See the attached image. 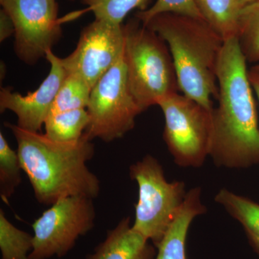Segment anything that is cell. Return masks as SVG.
<instances>
[{
  "label": "cell",
  "instance_id": "obj_1",
  "mask_svg": "<svg viewBox=\"0 0 259 259\" xmlns=\"http://www.w3.org/2000/svg\"><path fill=\"white\" fill-rule=\"evenodd\" d=\"M247 61L237 37L225 40L217 68L218 106L213 109L209 156L218 166L259 162V128Z\"/></svg>",
  "mask_w": 259,
  "mask_h": 259
},
{
  "label": "cell",
  "instance_id": "obj_2",
  "mask_svg": "<svg viewBox=\"0 0 259 259\" xmlns=\"http://www.w3.org/2000/svg\"><path fill=\"white\" fill-rule=\"evenodd\" d=\"M18 143L23 171L28 177L37 202L49 205L73 196L95 199L100 192L98 177L88 162L95 155L92 140L83 134L72 142H59L45 134L5 122Z\"/></svg>",
  "mask_w": 259,
  "mask_h": 259
},
{
  "label": "cell",
  "instance_id": "obj_3",
  "mask_svg": "<svg viewBox=\"0 0 259 259\" xmlns=\"http://www.w3.org/2000/svg\"><path fill=\"white\" fill-rule=\"evenodd\" d=\"M145 26L168 46L180 91L212 110V99H218L219 92L217 68L223 37L203 20L172 13L158 15Z\"/></svg>",
  "mask_w": 259,
  "mask_h": 259
},
{
  "label": "cell",
  "instance_id": "obj_4",
  "mask_svg": "<svg viewBox=\"0 0 259 259\" xmlns=\"http://www.w3.org/2000/svg\"><path fill=\"white\" fill-rule=\"evenodd\" d=\"M124 61L130 93L144 112L177 93L176 71L166 42L143 25L123 26Z\"/></svg>",
  "mask_w": 259,
  "mask_h": 259
},
{
  "label": "cell",
  "instance_id": "obj_5",
  "mask_svg": "<svg viewBox=\"0 0 259 259\" xmlns=\"http://www.w3.org/2000/svg\"><path fill=\"white\" fill-rule=\"evenodd\" d=\"M130 176L139 186L133 228L157 248L185 202V183L168 182L161 163L151 155L130 167Z\"/></svg>",
  "mask_w": 259,
  "mask_h": 259
},
{
  "label": "cell",
  "instance_id": "obj_6",
  "mask_svg": "<svg viewBox=\"0 0 259 259\" xmlns=\"http://www.w3.org/2000/svg\"><path fill=\"white\" fill-rule=\"evenodd\" d=\"M164 116L163 140L175 163L182 167H200L210 153L212 110L177 93L157 104Z\"/></svg>",
  "mask_w": 259,
  "mask_h": 259
},
{
  "label": "cell",
  "instance_id": "obj_7",
  "mask_svg": "<svg viewBox=\"0 0 259 259\" xmlns=\"http://www.w3.org/2000/svg\"><path fill=\"white\" fill-rule=\"evenodd\" d=\"M123 54L92 89L87 109L90 122L84 132L92 141L122 139L134 128L136 117L142 112L127 87Z\"/></svg>",
  "mask_w": 259,
  "mask_h": 259
},
{
  "label": "cell",
  "instance_id": "obj_8",
  "mask_svg": "<svg viewBox=\"0 0 259 259\" xmlns=\"http://www.w3.org/2000/svg\"><path fill=\"white\" fill-rule=\"evenodd\" d=\"M95 218L93 199L73 196L59 199L32 224L33 248L29 258L64 256L80 237L93 229Z\"/></svg>",
  "mask_w": 259,
  "mask_h": 259
},
{
  "label": "cell",
  "instance_id": "obj_9",
  "mask_svg": "<svg viewBox=\"0 0 259 259\" xmlns=\"http://www.w3.org/2000/svg\"><path fill=\"white\" fill-rule=\"evenodd\" d=\"M15 25L14 51L20 61L37 64L60 40L56 0H4Z\"/></svg>",
  "mask_w": 259,
  "mask_h": 259
},
{
  "label": "cell",
  "instance_id": "obj_10",
  "mask_svg": "<svg viewBox=\"0 0 259 259\" xmlns=\"http://www.w3.org/2000/svg\"><path fill=\"white\" fill-rule=\"evenodd\" d=\"M123 26L96 20L80 34L76 49L60 58L67 74L82 79L92 89L120 59L124 52Z\"/></svg>",
  "mask_w": 259,
  "mask_h": 259
},
{
  "label": "cell",
  "instance_id": "obj_11",
  "mask_svg": "<svg viewBox=\"0 0 259 259\" xmlns=\"http://www.w3.org/2000/svg\"><path fill=\"white\" fill-rule=\"evenodd\" d=\"M50 71L35 91L23 96L9 88L0 90V111L10 110L18 117V125L21 128L40 133L56 95L67 73L61 64L60 58L53 53H47Z\"/></svg>",
  "mask_w": 259,
  "mask_h": 259
},
{
  "label": "cell",
  "instance_id": "obj_12",
  "mask_svg": "<svg viewBox=\"0 0 259 259\" xmlns=\"http://www.w3.org/2000/svg\"><path fill=\"white\" fill-rule=\"evenodd\" d=\"M149 240L135 231L131 218H122L86 259H153L156 249Z\"/></svg>",
  "mask_w": 259,
  "mask_h": 259
},
{
  "label": "cell",
  "instance_id": "obj_13",
  "mask_svg": "<svg viewBox=\"0 0 259 259\" xmlns=\"http://www.w3.org/2000/svg\"><path fill=\"white\" fill-rule=\"evenodd\" d=\"M205 212L206 207L201 202V189L189 191L178 215L157 246L155 259H187L185 244L189 228L194 218Z\"/></svg>",
  "mask_w": 259,
  "mask_h": 259
},
{
  "label": "cell",
  "instance_id": "obj_14",
  "mask_svg": "<svg viewBox=\"0 0 259 259\" xmlns=\"http://www.w3.org/2000/svg\"><path fill=\"white\" fill-rule=\"evenodd\" d=\"M204 20L226 40L236 37L243 7L239 0H194Z\"/></svg>",
  "mask_w": 259,
  "mask_h": 259
},
{
  "label": "cell",
  "instance_id": "obj_15",
  "mask_svg": "<svg viewBox=\"0 0 259 259\" xmlns=\"http://www.w3.org/2000/svg\"><path fill=\"white\" fill-rule=\"evenodd\" d=\"M90 122L87 109L49 114L44 122L45 134L59 142H72L81 139Z\"/></svg>",
  "mask_w": 259,
  "mask_h": 259
},
{
  "label": "cell",
  "instance_id": "obj_16",
  "mask_svg": "<svg viewBox=\"0 0 259 259\" xmlns=\"http://www.w3.org/2000/svg\"><path fill=\"white\" fill-rule=\"evenodd\" d=\"M217 203L241 223L245 233L259 236V204L231 191L222 189L214 197Z\"/></svg>",
  "mask_w": 259,
  "mask_h": 259
},
{
  "label": "cell",
  "instance_id": "obj_17",
  "mask_svg": "<svg viewBox=\"0 0 259 259\" xmlns=\"http://www.w3.org/2000/svg\"><path fill=\"white\" fill-rule=\"evenodd\" d=\"M236 37L247 62L258 64L259 0L242 9Z\"/></svg>",
  "mask_w": 259,
  "mask_h": 259
},
{
  "label": "cell",
  "instance_id": "obj_18",
  "mask_svg": "<svg viewBox=\"0 0 259 259\" xmlns=\"http://www.w3.org/2000/svg\"><path fill=\"white\" fill-rule=\"evenodd\" d=\"M33 236L15 227L0 209V250L2 259H30Z\"/></svg>",
  "mask_w": 259,
  "mask_h": 259
},
{
  "label": "cell",
  "instance_id": "obj_19",
  "mask_svg": "<svg viewBox=\"0 0 259 259\" xmlns=\"http://www.w3.org/2000/svg\"><path fill=\"white\" fill-rule=\"evenodd\" d=\"M91 92L88 83L79 76L66 75L49 114L88 109Z\"/></svg>",
  "mask_w": 259,
  "mask_h": 259
},
{
  "label": "cell",
  "instance_id": "obj_20",
  "mask_svg": "<svg viewBox=\"0 0 259 259\" xmlns=\"http://www.w3.org/2000/svg\"><path fill=\"white\" fill-rule=\"evenodd\" d=\"M21 162L18 151H15L3 133H0V196L5 202L21 184Z\"/></svg>",
  "mask_w": 259,
  "mask_h": 259
},
{
  "label": "cell",
  "instance_id": "obj_21",
  "mask_svg": "<svg viewBox=\"0 0 259 259\" xmlns=\"http://www.w3.org/2000/svg\"><path fill=\"white\" fill-rule=\"evenodd\" d=\"M95 15L96 20L122 25L130 12L146 10L148 0H82Z\"/></svg>",
  "mask_w": 259,
  "mask_h": 259
},
{
  "label": "cell",
  "instance_id": "obj_22",
  "mask_svg": "<svg viewBox=\"0 0 259 259\" xmlns=\"http://www.w3.org/2000/svg\"><path fill=\"white\" fill-rule=\"evenodd\" d=\"M166 13L204 20L194 0H156L151 8L140 12L139 18L146 25L155 17Z\"/></svg>",
  "mask_w": 259,
  "mask_h": 259
},
{
  "label": "cell",
  "instance_id": "obj_23",
  "mask_svg": "<svg viewBox=\"0 0 259 259\" xmlns=\"http://www.w3.org/2000/svg\"><path fill=\"white\" fill-rule=\"evenodd\" d=\"M15 34V25L13 19L3 8L0 10V42H4Z\"/></svg>",
  "mask_w": 259,
  "mask_h": 259
},
{
  "label": "cell",
  "instance_id": "obj_24",
  "mask_svg": "<svg viewBox=\"0 0 259 259\" xmlns=\"http://www.w3.org/2000/svg\"><path fill=\"white\" fill-rule=\"evenodd\" d=\"M248 78H249L252 89L254 90L255 94H256L259 102V69L253 66L248 71Z\"/></svg>",
  "mask_w": 259,
  "mask_h": 259
},
{
  "label": "cell",
  "instance_id": "obj_25",
  "mask_svg": "<svg viewBox=\"0 0 259 259\" xmlns=\"http://www.w3.org/2000/svg\"><path fill=\"white\" fill-rule=\"evenodd\" d=\"M246 235L248 236V240H249L250 244L259 254V236L250 233H246Z\"/></svg>",
  "mask_w": 259,
  "mask_h": 259
},
{
  "label": "cell",
  "instance_id": "obj_26",
  "mask_svg": "<svg viewBox=\"0 0 259 259\" xmlns=\"http://www.w3.org/2000/svg\"><path fill=\"white\" fill-rule=\"evenodd\" d=\"M239 1L243 8L244 7L246 6V5L253 3V2L256 1V0H239Z\"/></svg>",
  "mask_w": 259,
  "mask_h": 259
},
{
  "label": "cell",
  "instance_id": "obj_27",
  "mask_svg": "<svg viewBox=\"0 0 259 259\" xmlns=\"http://www.w3.org/2000/svg\"><path fill=\"white\" fill-rule=\"evenodd\" d=\"M254 66L255 68H256V69H259V64H255V66Z\"/></svg>",
  "mask_w": 259,
  "mask_h": 259
},
{
  "label": "cell",
  "instance_id": "obj_28",
  "mask_svg": "<svg viewBox=\"0 0 259 259\" xmlns=\"http://www.w3.org/2000/svg\"><path fill=\"white\" fill-rule=\"evenodd\" d=\"M3 2H4V0H0V3H1V5L3 4Z\"/></svg>",
  "mask_w": 259,
  "mask_h": 259
}]
</instances>
